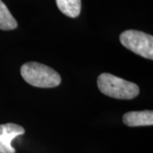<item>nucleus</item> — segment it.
I'll use <instances>...</instances> for the list:
<instances>
[{"label":"nucleus","instance_id":"f257e3e1","mask_svg":"<svg viewBox=\"0 0 153 153\" xmlns=\"http://www.w3.org/2000/svg\"><path fill=\"white\" fill-rule=\"evenodd\" d=\"M100 91L105 95L120 100H132L138 96V85L110 73H101L97 79Z\"/></svg>","mask_w":153,"mask_h":153},{"label":"nucleus","instance_id":"7ed1b4c3","mask_svg":"<svg viewBox=\"0 0 153 153\" xmlns=\"http://www.w3.org/2000/svg\"><path fill=\"white\" fill-rule=\"evenodd\" d=\"M120 42L126 49L144 58L153 59V37L136 30H128L120 35Z\"/></svg>","mask_w":153,"mask_h":153},{"label":"nucleus","instance_id":"39448f33","mask_svg":"<svg viewBox=\"0 0 153 153\" xmlns=\"http://www.w3.org/2000/svg\"><path fill=\"white\" fill-rule=\"evenodd\" d=\"M123 122L129 127L152 126L153 124L152 111H129L123 115Z\"/></svg>","mask_w":153,"mask_h":153},{"label":"nucleus","instance_id":"20e7f679","mask_svg":"<svg viewBox=\"0 0 153 153\" xmlns=\"http://www.w3.org/2000/svg\"><path fill=\"white\" fill-rule=\"evenodd\" d=\"M25 134V128L16 123L0 124V153H16L12 140Z\"/></svg>","mask_w":153,"mask_h":153},{"label":"nucleus","instance_id":"f03ea898","mask_svg":"<svg viewBox=\"0 0 153 153\" xmlns=\"http://www.w3.org/2000/svg\"><path fill=\"white\" fill-rule=\"evenodd\" d=\"M23 79L32 86L38 88H54L60 85V74L51 67L38 62L25 63L21 68Z\"/></svg>","mask_w":153,"mask_h":153},{"label":"nucleus","instance_id":"0eeeda50","mask_svg":"<svg viewBox=\"0 0 153 153\" xmlns=\"http://www.w3.org/2000/svg\"><path fill=\"white\" fill-rule=\"evenodd\" d=\"M18 26L17 22L4 4V3L0 0V29L9 31L16 29Z\"/></svg>","mask_w":153,"mask_h":153},{"label":"nucleus","instance_id":"423d86ee","mask_svg":"<svg viewBox=\"0 0 153 153\" xmlns=\"http://www.w3.org/2000/svg\"><path fill=\"white\" fill-rule=\"evenodd\" d=\"M56 4L64 15L76 18L81 12V0H55Z\"/></svg>","mask_w":153,"mask_h":153}]
</instances>
